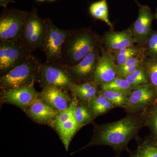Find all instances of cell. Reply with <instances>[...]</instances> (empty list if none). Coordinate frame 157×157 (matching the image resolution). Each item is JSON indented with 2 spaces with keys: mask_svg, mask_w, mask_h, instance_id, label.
Segmentation results:
<instances>
[{
  "mask_svg": "<svg viewBox=\"0 0 157 157\" xmlns=\"http://www.w3.org/2000/svg\"><path fill=\"white\" fill-rule=\"evenodd\" d=\"M90 14L95 19L104 21L111 29H113L112 23L109 18L108 5L107 0H100L92 3L89 7Z\"/></svg>",
  "mask_w": 157,
  "mask_h": 157,
  "instance_id": "obj_22",
  "label": "cell"
},
{
  "mask_svg": "<svg viewBox=\"0 0 157 157\" xmlns=\"http://www.w3.org/2000/svg\"><path fill=\"white\" fill-rule=\"evenodd\" d=\"M155 17L156 19L157 20V10L155 14Z\"/></svg>",
  "mask_w": 157,
  "mask_h": 157,
  "instance_id": "obj_33",
  "label": "cell"
},
{
  "mask_svg": "<svg viewBox=\"0 0 157 157\" xmlns=\"http://www.w3.org/2000/svg\"><path fill=\"white\" fill-rule=\"evenodd\" d=\"M28 12L5 9L0 16V41H19Z\"/></svg>",
  "mask_w": 157,
  "mask_h": 157,
  "instance_id": "obj_5",
  "label": "cell"
},
{
  "mask_svg": "<svg viewBox=\"0 0 157 157\" xmlns=\"http://www.w3.org/2000/svg\"><path fill=\"white\" fill-rule=\"evenodd\" d=\"M55 128L58 133L62 143L67 151L69 150L71 140L78 130L80 129L75 117L72 118L66 122L58 125Z\"/></svg>",
  "mask_w": 157,
  "mask_h": 157,
  "instance_id": "obj_18",
  "label": "cell"
},
{
  "mask_svg": "<svg viewBox=\"0 0 157 157\" xmlns=\"http://www.w3.org/2000/svg\"><path fill=\"white\" fill-rule=\"evenodd\" d=\"M31 52L19 41H0V71L2 75L22 64Z\"/></svg>",
  "mask_w": 157,
  "mask_h": 157,
  "instance_id": "obj_7",
  "label": "cell"
},
{
  "mask_svg": "<svg viewBox=\"0 0 157 157\" xmlns=\"http://www.w3.org/2000/svg\"><path fill=\"white\" fill-rule=\"evenodd\" d=\"M116 65H121L133 57L144 54L142 49L138 46L132 45L114 52H110Z\"/></svg>",
  "mask_w": 157,
  "mask_h": 157,
  "instance_id": "obj_25",
  "label": "cell"
},
{
  "mask_svg": "<svg viewBox=\"0 0 157 157\" xmlns=\"http://www.w3.org/2000/svg\"><path fill=\"white\" fill-rule=\"evenodd\" d=\"M125 78L131 85L133 90L144 85L149 84L148 77L144 68L143 63L140 67Z\"/></svg>",
  "mask_w": 157,
  "mask_h": 157,
  "instance_id": "obj_29",
  "label": "cell"
},
{
  "mask_svg": "<svg viewBox=\"0 0 157 157\" xmlns=\"http://www.w3.org/2000/svg\"><path fill=\"white\" fill-rule=\"evenodd\" d=\"M100 56L99 50L96 47L78 63L66 66L65 68L73 79L80 82L86 81L92 78Z\"/></svg>",
  "mask_w": 157,
  "mask_h": 157,
  "instance_id": "obj_11",
  "label": "cell"
},
{
  "mask_svg": "<svg viewBox=\"0 0 157 157\" xmlns=\"http://www.w3.org/2000/svg\"><path fill=\"white\" fill-rule=\"evenodd\" d=\"M74 117L80 128L93 122L94 119L88 103L79 100L74 111Z\"/></svg>",
  "mask_w": 157,
  "mask_h": 157,
  "instance_id": "obj_24",
  "label": "cell"
},
{
  "mask_svg": "<svg viewBox=\"0 0 157 157\" xmlns=\"http://www.w3.org/2000/svg\"><path fill=\"white\" fill-rule=\"evenodd\" d=\"M135 1H136V0H135ZM137 4H138V3L137 2Z\"/></svg>",
  "mask_w": 157,
  "mask_h": 157,
  "instance_id": "obj_37",
  "label": "cell"
},
{
  "mask_svg": "<svg viewBox=\"0 0 157 157\" xmlns=\"http://www.w3.org/2000/svg\"><path fill=\"white\" fill-rule=\"evenodd\" d=\"M39 79L43 88L55 87L63 89L70 88L73 78L66 68L54 65L42 64L39 70Z\"/></svg>",
  "mask_w": 157,
  "mask_h": 157,
  "instance_id": "obj_8",
  "label": "cell"
},
{
  "mask_svg": "<svg viewBox=\"0 0 157 157\" xmlns=\"http://www.w3.org/2000/svg\"><path fill=\"white\" fill-rule=\"evenodd\" d=\"M137 4L139 6L138 16L129 29L135 43L144 45L152 32L151 26L154 15L148 6Z\"/></svg>",
  "mask_w": 157,
  "mask_h": 157,
  "instance_id": "obj_10",
  "label": "cell"
},
{
  "mask_svg": "<svg viewBox=\"0 0 157 157\" xmlns=\"http://www.w3.org/2000/svg\"><path fill=\"white\" fill-rule=\"evenodd\" d=\"M102 41L107 50L111 52L132 46L135 43L129 28L120 32H107L104 34Z\"/></svg>",
  "mask_w": 157,
  "mask_h": 157,
  "instance_id": "obj_14",
  "label": "cell"
},
{
  "mask_svg": "<svg viewBox=\"0 0 157 157\" xmlns=\"http://www.w3.org/2000/svg\"><path fill=\"white\" fill-rule=\"evenodd\" d=\"M147 55L149 58L157 59V30L152 31L146 44Z\"/></svg>",
  "mask_w": 157,
  "mask_h": 157,
  "instance_id": "obj_31",
  "label": "cell"
},
{
  "mask_svg": "<svg viewBox=\"0 0 157 157\" xmlns=\"http://www.w3.org/2000/svg\"><path fill=\"white\" fill-rule=\"evenodd\" d=\"M48 1H50V2H54V1H56V0H48Z\"/></svg>",
  "mask_w": 157,
  "mask_h": 157,
  "instance_id": "obj_35",
  "label": "cell"
},
{
  "mask_svg": "<svg viewBox=\"0 0 157 157\" xmlns=\"http://www.w3.org/2000/svg\"><path fill=\"white\" fill-rule=\"evenodd\" d=\"M143 66L149 80L157 95V59L144 58Z\"/></svg>",
  "mask_w": 157,
  "mask_h": 157,
  "instance_id": "obj_28",
  "label": "cell"
},
{
  "mask_svg": "<svg viewBox=\"0 0 157 157\" xmlns=\"http://www.w3.org/2000/svg\"><path fill=\"white\" fill-rule=\"evenodd\" d=\"M78 102V99L73 97L69 107L65 110L59 112L55 119L51 123L52 126L55 127L64 123L74 117V111Z\"/></svg>",
  "mask_w": 157,
  "mask_h": 157,
  "instance_id": "obj_30",
  "label": "cell"
},
{
  "mask_svg": "<svg viewBox=\"0 0 157 157\" xmlns=\"http://www.w3.org/2000/svg\"><path fill=\"white\" fill-rule=\"evenodd\" d=\"M26 109L27 113L31 118L42 123H51L59 113L39 98Z\"/></svg>",
  "mask_w": 157,
  "mask_h": 157,
  "instance_id": "obj_16",
  "label": "cell"
},
{
  "mask_svg": "<svg viewBox=\"0 0 157 157\" xmlns=\"http://www.w3.org/2000/svg\"><path fill=\"white\" fill-rule=\"evenodd\" d=\"M145 126L144 111L127 113L125 117L112 122L95 125L90 141L83 148L98 145L112 147L115 157H120L123 151L130 152L129 142L137 139L139 131Z\"/></svg>",
  "mask_w": 157,
  "mask_h": 157,
  "instance_id": "obj_1",
  "label": "cell"
},
{
  "mask_svg": "<svg viewBox=\"0 0 157 157\" xmlns=\"http://www.w3.org/2000/svg\"><path fill=\"white\" fill-rule=\"evenodd\" d=\"M145 126L151 132V139L157 145V104L155 101L144 110Z\"/></svg>",
  "mask_w": 157,
  "mask_h": 157,
  "instance_id": "obj_23",
  "label": "cell"
},
{
  "mask_svg": "<svg viewBox=\"0 0 157 157\" xmlns=\"http://www.w3.org/2000/svg\"><path fill=\"white\" fill-rule=\"evenodd\" d=\"M40 65L37 59L31 55L22 64L1 76L2 91L34 86L39 79Z\"/></svg>",
  "mask_w": 157,
  "mask_h": 157,
  "instance_id": "obj_2",
  "label": "cell"
},
{
  "mask_svg": "<svg viewBox=\"0 0 157 157\" xmlns=\"http://www.w3.org/2000/svg\"><path fill=\"white\" fill-rule=\"evenodd\" d=\"M46 35V20L39 17L36 9H33L28 12L19 42L32 52L36 49H42Z\"/></svg>",
  "mask_w": 157,
  "mask_h": 157,
  "instance_id": "obj_4",
  "label": "cell"
},
{
  "mask_svg": "<svg viewBox=\"0 0 157 157\" xmlns=\"http://www.w3.org/2000/svg\"><path fill=\"white\" fill-rule=\"evenodd\" d=\"M1 96L3 102L26 109L39 98V94L32 86L2 91Z\"/></svg>",
  "mask_w": 157,
  "mask_h": 157,
  "instance_id": "obj_13",
  "label": "cell"
},
{
  "mask_svg": "<svg viewBox=\"0 0 157 157\" xmlns=\"http://www.w3.org/2000/svg\"><path fill=\"white\" fill-rule=\"evenodd\" d=\"M98 93L104 96L113 105L114 107L124 109L128 102V96L123 93L109 90L100 89Z\"/></svg>",
  "mask_w": 157,
  "mask_h": 157,
  "instance_id": "obj_27",
  "label": "cell"
},
{
  "mask_svg": "<svg viewBox=\"0 0 157 157\" xmlns=\"http://www.w3.org/2000/svg\"><path fill=\"white\" fill-rule=\"evenodd\" d=\"M88 105L94 119L115 108L107 99L99 93L88 102Z\"/></svg>",
  "mask_w": 157,
  "mask_h": 157,
  "instance_id": "obj_20",
  "label": "cell"
},
{
  "mask_svg": "<svg viewBox=\"0 0 157 157\" xmlns=\"http://www.w3.org/2000/svg\"><path fill=\"white\" fill-rule=\"evenodd\" d=\"M144 58V55L142 54L133 57L123 64L116 65L117 76L125 78L140 67L142 65Z\"/></svg>",
  "mask_w": 157,
  "mask_h": 157,
  "instance_id": "obj_21",
  "label": "cell"
},
{
  "mask_svg": "<svg viewBox=\"0 0 157 157\" xmlns=\"http://www.w3.org/2000/svg\"><path fill=\"white\" fill-rule=\"evenodd\" d=\"M155 102H156V103H157V99H156V100Z\"/></svg>",
  "mask_w": 157,
  "mask_h": 157,
  "instance_id": "obj_36",
  "label": "cell"
},
{
  "mask_svg": "<svg viewBox=\"0 0 157 157\" xmlns=\"http://www.w3.org/2000/svg\"><path fill=\"white\" fill-rule=\"evenodd\" d=\"M37 1H38V2H44V1H45V0H37Z\"/></svg>",
  "mask_w": 157,
  "mask_h": 157,
  "instance_id": "obj_34",
  "label": "cell"
},
{
  "mask_svg": "<svg viewBox=\"0 0 157 157\" xmlns=\"http://www.w3.org/2000/svg\"><path fill=\"white\" fill-rule=\"evenodd\" d=\"M117 76L116 64L112 55L108 50L102 49L92 82L99 86L113 81Z\"/></svg>",
  "mask_w": 157,
  "mask_h": 157,
  "instance_id": "obj_12",
  "label": "cell"
},
{
  "mask_svg": "<svg viewBox=\"0 0 157 157\" xmlns=\"http://www.w3.org/2000/svg\"><path fill=\"white\" fill-rule=\"evenodd\" d=\"M100 89L119 92L128 96L133 91L131 85L125 78L117 76L114 80L99 86Z\"/></svg>",
  "mask_w": 157,
  "mask_h": 157,
  "instance_id": "obj_26",
  "label": "cell"
},
{
  "mask_svg": "<svg viewBox=\"0 0 157 157\" xmlns=\"http://www.w3.org/2000/svg\"><path fill=\"white\" fill-rule=\"evenodd\" d=\"M46 20L47 35L42 49L48 63L55 64L62 59L63 47L72 31L58 28L50 19Z\"/></svg>",
  "mask_w": 157,
  "mask_h": 157,
  "instance_id": "obj_6",
  "label": "cell"
},
{
  "mask_svg": "<svg viewBox=\"0 0 157 157\" xmlns=\"http://www.w3.org/2000/svg\"><path fill=\"white\" fill-rule=\"evenodd\" d=\"M39 98L59 112L67 109L72 101L61 89L55 87L43 88Z\"/></svg>",
  "mask_w": 157,
  "mask_h": 157,
  "instance_id": "obj_15",
  "label": "cell"
},
{
  "mask_svg": "<svg viewBox=\"0 0 157 157\" xmlns=\"http://www.w3.org/2000/svg\"><path fill=\"white\" fill-rule=\"evenodd\" d=\"M157 95L151 85H144L133 90L128 96L126 107L124 109L127 113L142 112L156 101Z\"/></svg>",
  "mask_w": 157,
  "mask_h": 157,
  "instance_id": "obj_9",
  "label": "cell"
},
{
  "mask_svg": "<svg viewBox=\"0 0 157 157\" xmlns=\"http://www.w3.org/2000/svg\"><path fill=\"white\" fill-rule=\"evenodd\" d=\"M136 140L137 148L129 153L130 157H157V145L150 136L143 139L138 137Z\"/></svg>",
  "mask_w": 157,
  "mask_h": 157,
  "instance_id": "obj_19",
  "label": "cell"
},
{
  "mask_svg": "<svg viewBox=\"0 0 157 157\" xmlns=\"http://www.w3.org/2000/svg\"><path fill=\"white\" fill-rule=\"evenodd\" d=\"M99 41L98 36L89 30L72 31L63 47L62 59L65 56L72 66L76 65L97 47Z\"/></svg>",
  "mask_w": 157,
  "mask_h": 157,
  "instance_id": "obj_3",
  "label": "cell"
},
{
  "mask_svg": "<svg viewBox=\"0 0 157 157\" xmlns=\"http://www.w3.org/2000/svg\"><path fill=\"white\" fill-rule=\"evenodd\" d=\"M10 3H15L13 0H0V6L7 9V6Z\"/></svg>",
  "mask_w": 157,
  "mask_h": 157,
  "instance_id": "obj_32",
  "label": "cell"
},
{
  "mask_svg": "<svg viewBox=\"0 0 157 157\" xmlns=\"http://www.w3.org/2000/svg\"><path fill=\"white\" fill-rule=\"evenodd\" d=\"M74 98L88 103L98 94V86L92 81H87L81 84L73 83L69 88Z\"/></svg>",
  "mask_w": 157,
  "mask_h": 157,
  "instance_id": "obj_17",
  "label": "cell"
}]
</instances>
